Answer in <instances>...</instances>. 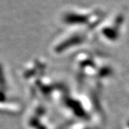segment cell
Listing matches in <instances>:
<instances>
[{"label": "cell", "instance_id": "1", "mask_svg": "<svg viewBox=\"0 0 129 129\" xmlns=\"http://www.w3.org/2000/svg\"><path fill=\"white\" fill-rule=\"evenodd\" d=\"M100 14H103L100 10H78L69 9L63 13L62 20L66 23H96L100 18Z\"/></svg>", "mask_w": 129, "mask_h": 129}]
</instances>
